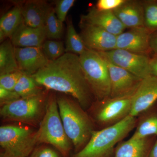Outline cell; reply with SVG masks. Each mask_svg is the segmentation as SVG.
I'll use <instances>...</instances> for the list:
<instances>
[{
	"mask_svg": "<svg viewBox=\"0 0 157 157\" xmlns=\"http://www.w3.org/2000/svg\"><path fill=\"white\" fill-rule=\"evenodd\" d=\"M31 76L45 89L72 97L85 110L95 101L79 56L75 54L66 52Z\"/></svg>",
	"mask_w": 157,
	"mask_h": 157,
	"instance_id": "obj_1",
	"label": "cell"
},
{
	"mask_svg": "<svg viewBox=\"0 0 157 157\" xmlns=\"http://www.w3.org/2000/svg\"><path fill=\"white\" fill-rule=\"evenodd\" d=\"M59 113L67 136L75 153L81 150L89 141L95 126L88 113L78 102L70 97L56 96Z\"/></svg>",
	"mask_w": 157,
	"mask_h": 157,
	"instance_id": "obj_2",
	"label": "cell"
},
{
	"mask_svg": "<svg viewBox=\"0 0 157 157\" xmlns=\"http://www.w3.org/2000/svg\"><path fill=\"white\" fill-rule=\"evenodd\" d=\"M137 117L129 115L114 125L95 130L87 144L71 157H113L116 147L136 128Z\"/></svg>",
	"mask_w": 157,
	"mask_h": 157,
	"instance_id": "obj_3",
	"label": "cell"
},
{
	"mask_svg": "<svg viewBox=\"0 0 157 157\" xmlns=\"http://www.w3.org/2000/svg\"><path fill=\"white\" fill-rule=\"evenodd\" d=\"M36 131L38 145L53 146L63 157H69L73 146L66 134L59 113L56 96L49 93L44 117Z\"/></svg>",
	"mask_w": 157,
	"mask_h": 157,
	"instance_id": "obj_4",
	"label": "cell"
},
{
	"mask_svg": "<svg viewBox=\"0 0 157 157\" xmlns=\"http://www.w3.org/2000/svg\"><path fill=\"white\" fill-rule=\"evenodd\" d=\"M48 91L45 89L36 95L21 98L1 107V118L5 121L18 122L30 126H39L46 111Z\"/></svg>",
	"mask_w": 157,
	"mask_h": 157,
	"instance_id": "obj_5",
	"label": "cell"
},
{
	"mask_svg": "<svg viewBox=\"0 0 157 157\" xmlns=\"http://www.w3.org/2000/svg\"><path fill=\"white\" fill-rule=\"evenodd\" d=\"M36 131L28 126L0 127V157H28L38 145Z\"/></svg>",
	"mask_w": 157,
	"mask_h": 157,
	"instance_id": "obj_6",
	"label": "cell"
},
{
	"mask_svg": "<svg viewBox=\"0 0 157 157\" xmlns=\"http://www.w3.org/2000/svg\"><path fill=\"white\" fill-rule=\"evenodd\" d=\"M85 76L95 101L109 98L110 82L106 61L98 52L86 49L79 56Z\"/></svg>",
	"mask_w": 157,
	"mask_h": 157,
	"instance_id": "obj_7",
	"label": "cell"
},
{
	"mask_svg": "<svg viewBox=\"0 0 157 157\" xmlns=\"http://www.w3.org/2000/svg\"><path fill=\"white\" fill-rule=\"evenodd\" d=\"M132 97H109L102 101H95L87 112L99 130L112 126L130 115Z\"/></svg>",
	"mask_w": 157,
	"mask_h": 157,
	"instance_id": "obj_8",
	"label": "cell"
},
{
	"mask_svg": "<svg viewBox=\"0 0 157 157\" xmlns=\"http://www.w3.org/2000/svg\"><path fill=\"white\" fill-rule=\"evenodd\" d=\"M98 52L111 63L142 79L151 76L149 66L151 56L119 48Z\"/></svg>",
	"mask_w": 157,
	"mask_h": 157,
	"instance_id": "obj_9",
	"label": "cell"
},
{
	"mask_svg": "<svg viewBox=\"0 0 157 157\" xmlns=\"http://www.w3.org/2000/svg\"><path fill=\"white\" fill-rule=\"evenodd\" d=\"M104 58L107 63L110 78L109 97L114 98L134 96L143 79Z\"/></svg>",
	"mask_w": 157,
	"mask_h": 157,
	"instance_id": "obj_10",
	"label": "cell"
},
{
	"mask_svg": "<svg viewBox=\"0 0 157 157\" xmlns=\"http://www.w3.org/2000/svg\"><path fill=\"white\" fill-rule=\"evenodd\" d=\"M151 34L144 27L129 29L117 36L116 48L151 56Z\"/></svg>",
	"mask_w": 157,
	"mask_h": 157,
	"instance_id": "obj_11",
	"label": "cell"
},
{
	"mask_svg": "<svg viewBox=\"0 0 157 157\" xmlns=\"http://www.w3.org/2000/svg\"><path fill=\"white\" fill-rule=\"evenodd\" d=\"M79 24V35L87 49L106 52L116 48L117 36L95 26L80 23Z\"/></svg>",
	"mask_w": 157,
	"mask_h": 157,
	"instance_id": "obj_12",
	"label": "cell"
},
{
	"mask_svg": "<svg viewBox=\"0 0 157 157\" xmlns=\"http://www.w3.org/2000/svg\"><path fill=\"white\" fill-rule=\"evenodd\" d=\"M14 53L18 70L29 76L36 73L49 62L41 47H14Z\"/></svg>",
	"mask_w": 157,
	"mask_h": 157,
	"instance_id": "obj_13",
	"label": "cell"
},
{
	"mask_svg": "<svg viewBox=\"0 0 157 157\" xmlns=\"http://www.w3.org/2000/svg\"><path fill=\"white\" fill-rule=\"evenodd\" d=\"M157 102V77L150 76L144 78L132 97L130 115L137 117Z\"/></svg>",
	"mask_w": 157,
	"mask_h": 157,
	"instance_id": "obj_14",
	"label": "cell"
},
{
	"mask_svg": "<svg viewBox=\"0 0 157 157\" xmlns=\"http://www.w3.org/2000/svg\"><path fill=\"white\" fill-rule=\"evenodd\" d=\"M80 23L95 26L117 36L126 29L113 11H101L94 6L90 8L86 14L80 17Z\"/></svg>",
	"mask_w": 157,
	"mask_h": 157,
	"instance_id": "obj_15",
	"label": "cell"
},
{
	"mask_svg": "<svg viewBox=\"0 0 157 157\" xmlns=\"http://www.w3.org/2000/svg\"><path fill=\"white\" fill-rule=\"evenodd\" d=\"M113 12L126 29L144 27L142 0H125Z\"/></svg>",
	"mask_w": 157,
	"mask_h": 157,
	"instance_id": "obj_16",
	"label": "cell"
},
{
	"mask_svg": "<svg viewBox=\"0 0 157 157\" xmlns=\"http://www.w3.org/2000/svg\"><path fill=\"white\" fill-rule=\"evenodd\" d=\"M46 38L45 27H31L23 21L10 38L14 47H41Z\"/></svg>",
	"mask_w": 157,
	"mask_h": 157,
	"instance_id": "obj_17",
	"label": "cell"
},
{
	"mask_svg": "<svg viewBox=\"0 0 157 157\" xmlns=\"http://www.w3.org/2000/svg\"><path fill=\"white\" fill-rule=\"evenodd\" d=\"M156 136L134 139L130 138L121 141L116 147L113 157H149Z\"/></svg>",
	"mask_w": 157,
	"mask_h": 157,
	"instance_id": "obj_18",
	"label": "cell"
},
{
	"mask_svg": "<svg viewBox=\"0 0 157 157\" xmlns=\"http://www.w3.org/2000/svg\"><path fill=\"white\" fill-rule=\"evenodd\" d=\"M21 7L23 22L31 27H45V19L52 6L46 1L41 0L27 1Z\"/></svg>",
	"mask_w": 157,
	"mask_h": 157,
	"instance_id": "obj_19",
	"label": "cell"
},
{
	"mask_svg": "<svg viewBox=\"0 0 157 157\" xmlns=\"http://www.w3.org/2000/svg\"><path fill=\"white\" fill-rule=\"evenodd\" d=\"M137 117L136 129L131 138L157 137V102Z\"/></svg>",
	"mask_w": 157,
	"mask_h": 157,
	"instance_id": "obj_20",
	"label": "cell"
},
{
	"mask_svg": "<svg viewBox=\"0 0 157 157\" xmlns=\"http://www.w3.org/2000/svg\"><path fill=\"white\" fill-rule=\"evenodd\" d=\"M23 21L21 7L17 5L3 15L0 20V41L10 38Z\"/></svg>",
	"mask_w": 157,
	"mask_h": 157,
	"instance_id": "obj_21",
	"label": "cell"
},
{
	"mask_svg": "<svg viewBox=\"0 0 157 157\" xmlns=\"http://www.w3.org/2000/svg\"><path fill=\"white\" fill-rule=\"evenodd\" d=\"M18 70L14 47L10 39H6L0 45V75Z\"/></svg>",
	"mask_w": 157,
	"mask_h": 157,
	"instance_id": "obj_22",
	"label": "cell"
},
{
	"mask_svg": "<svg viewBox=\"0 0 157 157\" xmlns=\"http://www.w3.org/2000/svg\"><path fill=\"white\" fill-rule=\"evenodd\" d=\"M67 33L65 52L75 54L79 56L82 54L87 48L85 46L80 35L77 33L74 28L72 17H67Z\"/></svg>",
	"mask_w": 157,
	"mask_h": 157,
	"instance_id": "obj_23",
	"label": "cell"
},
{
	"mask_svg": "<svg viewBox=\"0 0 157 157\" xmlns=\"http://www.w3.org/2000/svg\"><path fill=\"white\" fill-rule=\"evenodd\" d=\"M32 76L23 74L14 89L21 98H27L39 94L44 90Z\"/></svg>",
	"mask_w": 157,
	"mask_h": 157,
	"instance_id": "obj_24",
	"label": "cell"
},
{
	"mask_svg": "<svg viewBox=\"0 0 157 157\" xmlns=\"http://www.w3.org/2000/svg\"><path fill=\"white\" fill-rule=\"evenodd\" d=\"M45 27L47 39L59 40L62 38L63 32V23L58 19L52 6L46 16Z\"/></svg>",
	"mask_w": 157,
	"mask_h": 157,
	"instance_id": "obj_25",
	"label": "cell"
},
{
	"mask_svg": "<svg viewBox=\"0 0 157 157\" xmlns=\"http://www.w3.org/2000/svg\"><path fill=\"white\" fill-rule=\"evenodd\" d=\"M144 27L151 33L157 32V0H142Z\"/></svg>",
	"mask_w": 157,
	"mask_h": 157,
	"instance_id": "obj_26",
	"label": "cell"
},
{
	"mask_svg": "<svg viewBox=\"0 0 157 157\" xmlns=\"http://www.w3.org/2000/svg\"><path fill=\"white\" fill-rule=\"evenodd\" d=\"M41 48L49 61L55 60L66 53L63 43L58 40H45Z\"/></svg>",
	"mask_w": 157,
	"mask_h": 157,
	"instance_id": "obj_27",
	"label": "cell"
},
{
	"mask_svg": "<svg viewBox=\"0 0 157 157\" xmlns=\"http://www.w3.org/2000/svg\"><path fill=\"white\" fill-rule=\"evenodd\" d=\"M22 74L18 70L0 75V87L8 90L14 91L15 85Z\"/></svg>",
	"mask_w": 157,
	"mask_h": 157,
	"instance_id": "obj_28",
	"label": "cell"
},
{
	"mask_svg": "<svg viewBox=\"0 0 157 157\" xmlns=\"http://www.w3.org/2000/svg\"><path fill=\"white\" fill-rule=\"evenodd\" d=\"M76 2L75 0H57L55 1V12L58 19L63 23L66 21L68 11Z\"/></svg>",
	"mask_w": 157,
	"mask_h": 157,
	"instance_id": "obj_29",
	"label": "cell"
},
{
	"mask_svg": "<svg viewBox=\"0 0 157 157\" xmlns=\"http://www.w3.org/2000/svg\"><path fill=\"white\" fill-rule=\"evenodd\" d=\"M28 157H63L55 148L42 145L36 147Z\"/></svg>",
	"mask_w": 157,
	"mask_h": 157,
	"instance_id": "obj_30",
	"label": "cell"
},
{
	"mask_svg": "<svg viewBox=\"0 0 157 157\" xmlns=\"http://www.w3.org/2000/svg\"><path fill=\"white\" fill-rule=\"evenodd\" d=\"M125 0H98L96 9L101 11H113L124 2Z\"/></svg>",
	"mask_w": 157,
	"mask_h": 157,
	"instance_id": "obj_31",
	"label": "cell"
},
{
	"mask_svg": "<svg viewBox=\"0 0 157 157\" xmlns=\"http://www.w3.org/2000/svg\"><path fill=\"white\" fill-rule=\"evenodd\" d=\"M20 97L14 91L8 90L0 87V106L1 107L13 103L20 99Z\"/></svg>",
	"mask_w": 157,
	"mask_h": 157,
	"instance_id": "obj_32",
	"label": "cell"
},
{
	"mask_svg": "<svg viewBox=\"0 0 157 157\" xmlns=\"http://www.w3.org/2000/svg\"><path fill=\"white\" fill-rule=\"evenodd\" d=\"M150 69L151 75L157 77V55L154 54L151 56L150 59Z\"/></svg>",
	"mask_w": 157,
	"mask_h": 157,
	"instance_id": "obj_33",
	"label": "cell"
},
{
	"mask_svg": "<svg viewBox=\"0 0 157 157\" xmlns=\"http://www.w3.org/2000/svg\"><path fill=\"white\" fill-rule=\"evenodd\" d=\"M150 46L152 53L157 55V32L151 34L150 38Z\"/></svg>",
	"mask_w": 157,
	"mask_h": 157,
	"instance_id": "obj_34",
	"label": "cell"
},
{
	"mask_svg": "<svg viewBox=\"0 0 157 157\" xmlns=\"http://www.w3.org/2000/svg\"><path fill=\"white\" fill-rule=\"evenodd\" d=\"M149 157H157V139L152 147Z\"/></svg>",
	"mask_w": 157,
	"mask_h": 157,
	"instance_id": "obj_35",
	"label": "cell"
}]
</instances>
